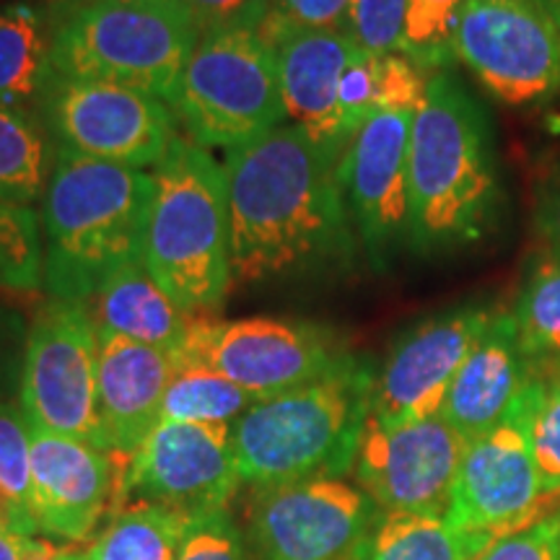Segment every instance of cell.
Instances as JSON below:
<instances>
[{
    "mask_svg": "<svg viewBox=\"0 0 560 560\" xmlns=\"http://www.w3.org/2000/svg\"><path fill=\"white\" fill-rule=\"evenodd\" d=\"M346 145L299 125L229 151L223 161L234 283L255 285L353 262V221L340 179Z\"/></svg>",
    "mask_w": 560,
    "mask_h": 560,
    "instance_id": "6da1fadb",
    "label": "cell"
},
{
    "mask_svg": "<svg viewBox=\"0 0 560 560\" xmlns=\"http://www.w3.org/2000/svg\"><path fill=\"white\" fill-rule=\"evenodd\" d=\"M408 242L441 255L480 242L501 208V179L486 115L459 81L431 75L412 115Z\"/></svg>",
    "mask_w": 560,
    "mask_h": 560,
    "instance_id": "7a4b0ae2",
    "label": "cell"
},
{
    "mask_svg": "<svg viewBox=\"0 0 560 560\" xmlns=\"http://www.w3.org/2000/svg\"><path fill=\"white\" fill-rule=\"evenodd\" d=\"M151 172L58 149L42 198L45 289L86 304L112 272L143 257Z\"/></svg>",
    "mask_w": 560,
    "mask_h": 560,
    "instance_id": "3957f363",
    "label": "cell"
},
{
    "mask_svg": "<svg viewBox=\"0 0 560 560\" xmlns=\"http://www.w3.org/2000/svg\"><path fill=\"white\" fill-rule=\"evenodd\" d=\"M151 177L145 268L174 304L208 317L234 285L226 174L202 145L177 138Z\"/></svg>",
    "mask_w": 560,
    "mask_h": 560,
    "instance_id": "277c9868",
    "label": "cell"
},
{
    "mask_svg": "<svg viewBox=\"0 0 560 560\" xmlns=\"http://www.w3.org/2000/svg\"><path fill=\"white\" fill-rule=\"evenodd\" d=\"M371 371L346 359L304 387L260 400L231 423L242 482L255 488L338 478L353 467L371 410Z\"/></svg>",
    "mask_w": 560,
    "mask_h": 560,
    "instance_id": "5b68a950",
    "label": "cell"
},
{
    "mask_svg": "<svg viewBox=\"0 0 560 560\" xmlns=\"http://www.w3.org/2000/svg\"><path fill=\"white\" fill-rule=\"evenodd\" d=\"M198 42L182 0H89L55 21L50 75L115 83L174 107Z\"/></svg>",
    "mask_w": 560,
    "mask_h": 560,
    "instance_id": "8992f818",
    "label": "cell"
},
{
    "mask_svg": "<svg viewBox=\"0 0 560 560\" xmlns=\"http://www.w3.org/2000/svg\"><path fill=\"white\" fill-rule=\"evenodd\" d=\"M268 0L200 34L174 112L202 149H242L289 120L276 50L262 34Z\"/></svg>",
    "mask_w": 560,
    "mask_h": 560,
    "instance_id": "52a82bcc",
    "label": "cell"
},
{
    "mask_svg": "<svg viewBox=\"0 0 560 560\" xmlns=\"http://www.w3.org/2000/svg\"><path fill=\"white\" fill-rule=\"evenodd\" d=\"M30 425L104 450L100 420V325L81 301L42 310L26 332L19 382Z\"/></svg>",
    "mask_w": 560,
    "mask_h": 560,
    "instance_id": "ba28073f",
    "label": "cell"
},
{
    "mask_svg": "<svg viewBox=\"0 0 560 560\" xmlns=\"http://www.w3.org/2000/svg\"><path fill=\"white\" fill-rule=\"evenodd\" d=\"M452 55L509 107L540 104L560 89V34L537 0H465Z\"/></svg>",
    "mask_w": 560,
    "mask_h": 560,
    "instance_id": "9c48e42d",
    "label": "cell"
},
{
    "mask_svg": "<svg viewBox=\"0 0 560 560\" xmlns=\"http://www.w3.org/2000/svg\"><path fill=\"white\" fill-rule=\"evenodd\" d=\"M47 122L58 149L130 170H153L177 140L170 104L104 81L47 79Z\"/></svg>",
    "mask_w": 560,
    "mask_h": 560,
    "instance_id": "30bf717a",
    "label": "cell"
},
{
    "mask_svg": "<svg viewBox=\"0 0 560 560\" xmlns=\"http://www.w3.org/2000/svg\"><path fill=\"white\" fill-rule=\"evenodd\" d=\"M376 522L374 501L342 478L255 488L247 509L260 560H355Z\"/></svg>",
    "mask_w": 560,
    "mask_h": 560,
    "instance_id": "8fae6325",
    "label": "cell"
},
{
    "mask_svg": "<svg viewBox=\"0 0 560 560\" xmlns=\"http://www.w3.org/2000/svg\"><path fill=\"white\" fill-rule=\"evenodd\" d=\"M346 359L325 332L304 322L200 317L177 361L213 369L257 400H270L330 374Z\"/></svg>",
    "mask_w": 560,
    "mask_h": 560,
    "instance_id": "7c38bea8",
    "label": "cell"
},
{
    "mask_svg": "<svg viewBox=\"0 0 560 560\" xmlns=\"http://www.w3.org/2000/svg\"><path fill=\"white\" fill-rule=\"evenodd\" d=\"M240 482L231 423L161 420L125 462L117 495L120 503H156L195 520L229 511Z\"/></svg>",
    "mask_w": 560,
    "mask_h": 560,
    "instance_id": "4fadbf2b",
    "label": "cell"
},
{
    "mask_svg": "<svg viewBox=\"0 0 560 560\" xmlns=\"http://www.w3.org/2000/svg\"><path fill=\"white\" fill-rule=\"evenodd\" d=\"M465 452L467 441L441 416L395 429L366 418L353 472L384 514L444 516Z\"/></svg>",
    "mask_w": 560,
    "mask_h": 560,
    "instance_id": "5bb4252c",
    "label": "cell"
},
{
    "mask_svg": "<svg viewBox=\"0 0 560 560\" xmlns=\"http://www.w3.org/2000/svg\"><path fill=\"white\" fill-rule=\"evenodd\" d=\"M495 310L459 306L420 322L389 350L374 376L369 418L384 429L441 416L462 363L478 346Z\"/></svg>",
    "mask_w": 560,
    "mask_h": 560,
    "instance_id": "9a60e30c",
    "label": "cell"
},
{
    "mask_svg": "<svg viewBox=\"0 0 560 560\" xmlns=\"http://www.w3.org/2000/svg\"><path fill=\"white\" fill-rule=\"evenodd\" d=\"M545 499L520 402L511 416L467 444L446 509L454 527L495 540L535 520Z\"/></svg>",
    "mask_w": 560,
    "mask_h": 560,
    "instance_id": "2e32d148",
    "label": "cell"
},
{
    "mask_svg": "<svg viewBox=\"0 0 560 560\" xmlns=\"http://www.w3.org/2000/svg\"><path fill=\"white\" fill-rule=\"evenodd\" d=\"M412 115L416 112L410 109L376 112L350 138L340 161L350 221L376 268L389 260L397 244L408 240Z\"/></svg>",
    "mask_w": 560,
    "mask_h": 560,
    "instance_id": "e0dca14e",
    "label": "cell"
},
{
    "mask_svg": "<svg viewBox=\"0 0 560 560\" xmlns=\"http://www.w3.org/2000/svg\"><path fill=\"white\" fill-rule=\"evenodd\" d=\"M83 439L32 425V514L42 535L89 540L107 511L117 509L125 459Z\"/></svg>",
    "mask_w": 560,
    "mask_h": 560,
    "instance_id": "ac0fdd59",
    "label": "cell"
},
{
    "mask_svg": "<svg viewBox=\"0 0 560 560\" xmlns=\"http://www.w3.org/2000/svg\"><path fill=\"white\" fill-rule=\"evenodd\" d=\"M177 359L100 327V420L104 450L128 462L161 423Z\"/></svg>",
    "mask_w": 560,
    "mask_h": 560,
    "instance_id": "d6986e66",
    "label": "cell"
},
{
    "mask_svg": "<svg viewBox=\"0 0 560 560\" xmlns=\"http://www.w3.org/2000/svg\"><path fill=\"white\" fill-rule=\"evenodd\" d=\"M529 382L532 371L516 338L514 317L511 312H495L454 376L441 418L470 444L514 412Z\"/></svg>",
    "mask_w": 560,
    "mask_h": 560,
    "instance_id": "ffe728a7",
    "label": "cell"
},
{
    "mask_svg": "<svg viewBox=\"0 0 560 560\" xmlns=\"http://www.w3.org/2000/svg\"><path fill=\"white\" fill-rule=\"evenodd\" d=\"M262 30V26H260ZM276 50L280 94L291 125L322 143H335L338 86L350 60L361 52L355 39L332 30H262Z\"/></svg>",
    "mask_w": 560,
    "mask_h": 560,
    "instance_id": "44dd1931",
    "label": "cell"
},
{
    "mask_svg": "<svg viewBox=\"0 0 560 560\" xmlns=\"http://www.w3.org/2000/svg\"><path fill=\"white\" fill-rule=\"evenodd\" d=\"M96 325L104 330L159 348L179 359L200 317L174 304L156 283L143 257L115 270L96 293Z\"/></svg>",
    "mask_w": 560,
    "mask_h": 560,
    "instance_id": "7402d4cb",
    "label": "cell"
},
{
    "mask_svg": "<svg viewBox=\"0 0 560 560\" xmlns=\"http://www.w3.org/2000/svg\"><path fill=\"white\" fill-rule=\"evenodd\" d=\"M429 79L416 60L405 55H371L361 50L350 60L338 86L335 107V140L348 145L369 117L384 109L416 112L423 102Z\"/></svg>",
    "mask_w": 560,
    "mask_h": 560,
    "instance_id": "603a6c76",
    "label": "cell"
},
{
    "mask_svg": "<svg viewBox=\"0 0 560 560\" xmlns=\"http://www.w3.org/2000/svg\"><path fill=\"white\" fill-rule=\"evenodd\" d=\"M511 317L532 376L560 374V257L545 249L532 257Z\"/></svg>",
    "mask_w": 560,
    "mask_h": 560,
    "instance_id": "cb8c5ba5",
    "label": "cell"
},
{
    "mask_svg": "<svg viewBox=\"0 0 560 560\" xmlns=\"http://www.w3.org/2000/svg\"><path fill=\"white\" fill-rule=\"evenodd\" d=\"M490 537L436 514H384L355 560H475Z\"/></svg>",
    "mask_w": 560,
    "mask_h": 560,
    "instance_id": "d4e9b609",
    "label": "cell"
},
{
    "mask_svg": "<svg viewBox=\"0 0 560 560\" xmlns=\"http://www.w3.org/2000/svg\"><path fill=\"white\" fill-rule=\"evenodd\" d=\"M52 30L32 5L0 9V104L26 109L50 79Z\"/></svg>",
    "mask_w": 560,
    "mask_h": 560,
    "instance_id": "484cf974",
    "label": "cell"
},
{
    "mask_svg": "<svg viewBox=\"0 0 560 560\" xmlns=\"http://www.w3.org/2000/svg\"><path fill=\"white\" fill-rule=\"evenodd\" d=\"M187 516L156 503L130 501L112 511L109 522L89 542V560H174Z\"/></svg>",
    "mask_w": 560,
    "mask_h": 560,
    "instance_id": "4316f807",
    "label": "cell"
},
{
    "mask_svg": "<svg viewBox=\"0 0 560 560\" xmlns=\"http://www.w3.org/2000/svg\"><path fill=\"white\" fill-rule=\"evenodd\" d=\"M55 156L30 112L0 104V200L30 206L45 198Z\"/></svg>",
    "mask_w": 560,
    "mask_h": 560,
    "instance_id": "83f0119b",
    "label": "cell"
},
{
    "mask_svg": "<svg viewBox=\"0 0 560 560\" xmlns=\"http://www.w3.org/2000/svg\"><path fill=\"white\" fill-rule=\"evenodd\" d=\"M260 400L236 387L226 376L192 361H177L170 389H166L161 420L182 423H234Z\"/></svg>",
    "mask_w": 560,
    "mask_h": 560,
    "instance_id": "f1b7e54d",
    "label": "cell"
},
{
    "mask_svg": "<svg viewBox=\"0 0 560 560\" xmlns=\"http://www.w3.org/2000/svg\"><path fill=\"white\" fill-rule=\"evenodd\" d=\"M45 285L42 221L30 206L0 200V291L34 293Z\"/></svg>",
    "mask_w": 560,
    "mask_h": 560,
    "instance_id": "f546056e",
    "label": "cell"
},
{
    "mask_svg": "<svg viewBox=\"0 0 560 560\" xmlns=\"http://www.w3.org/2000/svg\"><path fill=\"white\" fill-rule=\"evenodd\" d=\"M520 410L527 423L545 495L560 493V374L542 380L532 376L520 400Z\"/></svg>",
    "mask_w": 560,
    "mask_h": 560,
    "instance_id": "4dcf8cb0",
    "label": "cell"
},
{
    "mask_svg": "<svg viewBox=\"0 0 560 560\" xmlns=\"http://www.w3.org/2000/svg\"><path fill=\"white\" fill-rule=\"evenodd\" d=\"M0 493L32 514V425L21 405L0 402ZM37 524V522H34Z\"/></svg>",
    "mask_w": 560,
    "mask_h": 560,
    "instance_id": "1f68e13d",
    "label": "cell"
},
{
    "mask_svg": "<svg viewBox=\"0 0 560 560\" xmlns=\"http://www.w3.org/2000/svg\"><path fill=\"white\" fill-rule=\"evenodd\" d=\"M465 0H408V58L436 62L452 52L454 26Z\"/></svg>",
    "mask_w": 560,
    "mask_h": 560,
    "instance_id": "d6a6232c",
    "label": "cell"
},
{
    "mask_svg": "<svg viewBox=\"0 0 560 560\" xmlns=\"http://www.w3.org/2000/svg\"><path fill=\"white\" fill-rule=\"evenodd\" d=\"M408 0H353L350 37L371 55H405L408 58Z\"/></svg>",
    "mask_w": 560,
    "mask_h": 560,
    "instance_id": "836d02e7",
    "label": "cell"
},
{
    "mask_svg": "<svg viewBox=\"0 0 560 560\" xmlns=\"http://www.w3.org/2000/svg\"><path fill=\"white\" fill-rule=\"evenodd\" d=\"M174 560H247V552L229 511H215L187 520Z\"/></svg>",
    "mask_w": 560,
    "mask_h": 560,
    "instance_id": "e575fe53",
    "label": "cell"
},
{
    "mask_svg": "<svg viewBox=\"0 0 560 560\" xmlns=\"http://www.w3.org/2000/svg\"><path fill=\"white\" fill-rule=\"evenodd\" d=\"M353 0H268L262 30H332L350 34Z\"/></svg>",
    "mask_w": 560,
    "mask_h": 560,
    "instance_id": "d590c367",
    "label": "cell"
},
{
    "mask_svg": "<svg viewBox=\"0 0 560 560\" xmlns=\"http://www.w3.org/2000/svg\"><path fill=\"white\" fill-rule=\"evenodd\" d=\"M475 560H560V511L495 537Z\"/></svg>",
    "mask_w": 560,
    "mask_h": 560,
    "instance_id": "8d00e7d4",
    "label": "cell"
},
{
    "mask_svg": "<svg viewBox=\"0 0 560 560\" xmlns=\"http://www.w3.org/2000/svg\"><path fill=\"white\" fill-rule=\"evenodd\" d=\"M532 226L545 252L560 257V149L548 151L532 177Z\"/></svg>",
    "mask_w": 560,
    "mask_h": 560,
    "instance_id": "74e56055",
    "label": "cell"
},
{
    "mask_svg": "<svg viewBox=\"0 0 560 560\" xmlns=\"http://www.w3.org/2000/svg\"><path fill=\"white\" fill-rule=\"evenodd\" d=\"M26 332L30 330H24L19 312L0 301V402L9 400L13 387L21 382Z\"/></svg>",
    "mask_w": 560,
    "mask_h": 560,
    "instance_id": "f35d334b",
    "label": "cell"
},
{
    "mask_svg": "<svg viewBox=\"0 0 560 560\" xmlns=\"http://www.w3.org/2000/svg\"><path fill=\"white\" fill-rule=\"evenodd\" d=\"M182 3L190 11L200 34H206L208 30H213V26H221L231 19L242 16L244 11H249L252 5L260 3V0H182Z\"/></svg>",
    "mask_w": 560,
    "mask_h": 560,
    "instance_id": "ab89813d",
    "label": "cell"
},
{
    "mask_svg": "<svg viewBox=\"0 0 560 560\" xmlns=\"http://www.w3.org/2000/svg\"><path fill=\"white\" fill-rule=\"evenodd\" d=\"M24 560H89L86 548H75V542L55 545L47 537H30Z\"/></svg>",
    "mask_w": 560,
    "mask_h": 560,
    "instance_id": "60d3db41",
    "label": "cell"
},
{
    "mask_svg": "<svg viewBox=\"0 0 560 560\" xmlns=\"http://www.w3.org/2000/svg\"><path fill=\"white\" fill-rule=\"evenodd\" d=\"M0 532H13V535H37V524L30 514H24L16 503H11L0 493Z\"/></svg>",
    "mask_w": 560,
    "mask_h": 560,
    "instance_id": "b9f144b4",
    "label": "cell"
},
{
    "mask_svg": "<svg viewBox=\"0 0 560 560\" xmlns=\"http://www.w3.org/2000/svg\"><path fill=\"white\" fill-rule=\"evenodd\" d=\"M26 542H30V535H13V532H0V560H24Z\"/></svg>",
    "mask_w": 560,
    "mask_h": 560,
    "instance_id": "7bdbcfd3",
    "label": "cell"
},
{
    "mask_svg": "<svg viewBox=\"0 0 560 560\" xmlns=\"http://www.w3.org/2000/svg\"><path fill=\"white\" fill-rule=\"evenodd\" d=\"M537 3L548 11V16L552 19V24H556V30L560 34V0H537Z\"/></svg>",
    "mask_w": 560,
    "mask_h": 560,
    "instance_id": "ee69618b",
    "label": "cell"
},
{
    "mask_svg": "<svg viewBox=\"0 0 560 560\" xmlns=\"http://www.w3.org/2000/svg\"><path fill=\"white\" fill-rule=\"evenodd\" d=\"M79 3H89V0H68V5H79Z\"/></svg>",
    "mask_w": 560,
    "mask_h": 560,
    "instance_id": "f6af8a7d",
    "label": "cell"
}]
</instances>
